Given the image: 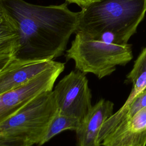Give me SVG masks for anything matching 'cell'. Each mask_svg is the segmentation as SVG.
<instances>
[{
    "label": "cell",
    "mask_w": 146,
    "mask_h": 146,
    "mask_svg": "<svg viewBox=\"0 0 146 146\" xmlns=\"http://www.w3.org/2000/svg\"><path fill=\"white\" fill-rule=\"evenodd\" d=\"M98 0H66L69 3H75L82 8Z\"/></svg>",
    "instance_id": "16"
},
{
    "label": "cell",
    "mask_w": 146,
    "mask_h": 146,
    "mask_svg": "<svg viewBox=\"0 0 146 146\" xmlns=\"http://www.w3.org/2000/svg\"><path fill=\"white\" fill-rule=\"evenodd\" d=\"M0 5L18 27L12 56L18 62L54 60L64 53L71 35L78 30L79 11H71L66 2L43 6L24 0H0Z\"/></svg>",
    "instance_id": "1"
},
{
    "label": "cell",
    "mask_w": 146,
    "mask_h": 146,
    "mask_svg": "<svg viewBox=\"0 0 146 146\" xmlns=\"http://www.w3.org/2000/svg\"><path fill=\"white\" fill-rule=\"evenodd\" d=\"M18 38V30L15 22L4 12L0 18V53L14 51Z\"/></svg>",
    "instance_id": "12"
},
{
    "label": "cell",
    "mask_w": 146,
    "mask_h": 146,
    "mask_svg": "<svg viewBox=\"0 0 146 146\" xmlns=\"http://www.w3.org/2000/svg\"><path fill=\"white\" fill-rule=\"evenodd\" d=\"M0 146H33V144L21 138L0 137Z\"/></svg>",
    "instance_id": "14"
},
{
    "label": "cell",
    "mask_w": 146,
    "mask_h": 146,
    "mask_svg": "<svg viewBox=\"0 0 146 146\" xmlns=\"http://www.w3.org/2000/svg\"><path fill=\"white\" fill-rule=\"evenodd\" d=\"M80 124L81 121L79 119L66 115L58 110L52 117L43 138L38 145L39 146L43 145L54 136L64 131H75Z\"/></svg>",
    "instance_id": "11"
},
{
    "label": "cell",
    "mask_w": 146,
    "mask_h": 146,
    "mask_svg": "<svg viewBox=\"0 0 146 146\" xmlns=\"http://www.w3.org/2000/svg\"><path fill=\"white\" fill-rule=\"evenodd\" d=\"M57 111L53 90L43 92L0 123V137L21 138L38 145Z\"/></svg>",
    "instance_id": "4"
},
{
    "label": "cell",
    "mask_w": 146,
    "mask_h": 146,
    "mask_svg": "<svg viewBox=\"0 0 146 146\" xmlns=\"http://www.w3.org/2000/svg\"><path fill=\"white\" fill-rule=\"evenodd\" d=\"M55 63L54 60L21 62L12 59L0 71V94L26 84Z\"/></svg>",
    "instance_id": "7"
},
{
    "label": "cell",
    "mask_w": 146,
    "mask_h": 146,
    "mask_svg": "<svg viewBox=\"0 0 146 146\" xmlns=\"http://www.w3.org/2000/svg\"><path fill=\"white\" fill-rule=\"evenodd\" d=\"M144 71H146V47L135 60L132 69L127 75L126 81L132 83L139 74Z\"/></svg>",
    "instance_id": "13"
},
{
    "label": "cell",
    "mask_w": 146,
    "mask_h": 146,
    "mask_svg": "<svg viewBox=\"0 0 146 146\" xmlns=\"http://www.w3.org/2000/svg\"><path fill=\"white\" fill-rule=\"evenodd\" d=\"M102 145L146 146V107L115 127Z\"/></svg>",
    "instance_id": "8"
},
{
    "label": "cell",
    "mask_w": 146,
    "mask_h": 146,
    "mask_svg": "<svg viewBox=\"0 0 146 146\" xmlns=\"http://www.w3.org/2000/svg\"><path fill=\"white\" fill-rule=\"evenodd\" d=\"M133 58L130 44H118L91 38L78 31L66 51L67 60L72 59L77 70L92 73L99 79L110 75L117 66H125Z\"/></svg>",
    "instance_id": "3"
},
{
    "label": "cell",
    "mask_w": 146,
    "mask_h": 146,
    "mask_svg": "<svg viewBox=\"0 0 146 146\" xmlns=\"http://www.w3.org/2000/svg\"><path fill=\"white\" fill-rule=\"evenodd\" d=\"M114 104L104 99L93 106L75 131L77 146H101L99 136L103 123L113 115Z\"/></svg>",
    "instance_id": "9"
},
{
    "label": "cell",
    "mask_w": 146,
    "mask_h": 146,
    "mask_svg": "<svg viewBox=\"0 0 146 146\" xmlns=\"http://www.w3.org/2000/svg\"><path fill=\"white\" fill-rule=\"evenodd\" d=\"M144 90H146V87L144 88Z\"/></svg>",
    "instance_id": "17"
},
{
    "label": "cell",
    "mask_w": 146,
    "mask_h": 146,
    "mask_svg": "<svg viewBox=\"0 0 146 146\" xmlns=\"http://www.w3.org/2000/svg\"><path fill=\"white\" fill-rule=\"evenodd\" d=\"M64 69V63L56 62L51 67L26 84L0 94V123L36 96L52 90L56 80Z\"/></svg>",
    "instance_id": "6"
},
{
    "label": "cell",
    "mask_w": 146,
    "mask_h": 146,
    "mask_svg": "<svg viewBox=\"0 0 146 146\" xmlns=\"http://www.w3.org/2000/svg\"><path fill=\"white\" fill-rule=\"evenodd\" d=\"M53 91L58 110L82 123L92 107L86 74L77 70L71 71L58 83Z\"/></svg>",
    "instance_id": "5"
},
{
    "label": "cell",
    "mask_w": 146,
    "mask_h": 146,
    "mask_svg": "<svg viewBox=\"0 0 146 146\" xmlns=\"http://www.w3.org/2000/svg\"><path fill=\"white\" fill-rule=\"evenodd\" d=\"M145 107L146 90H143L137 94L128 105L122 106L103 123L99 136V140L101 144L104 139L115 127L122 122L131 119Z\"/></svg>",
    "instance_id": "10"
},
{
    "label": "cell",
    "mask_w": 146,
    "mask_h": 146,
    "mask_svg": "<svg viewBox=\"0 0 146 146\" xmlns=\"http://www.w3.org/2000/svg\"><path fill=\"white\" fill-rule=\"evenodd\" d=\"M13 52V50L0 53V71L12 60Z\"/></svg>",
    "instance_id": "15"
},
{
    "label": "cell",
    "mask_w": 146,
    "mask_h": 146,
    "mask_svg": "<svg viewBox=\"0 0 146 146\" xmlns=\"http://www.w3.org/2000/svg\"><path fill=\"white\" fill-rule=\"evenodd\" d=\"M145 13L146 0H98L82 8L77 31L96 39L126 44Z\"/></svg>",
    "instance_id": "2"
}]
</instances>
